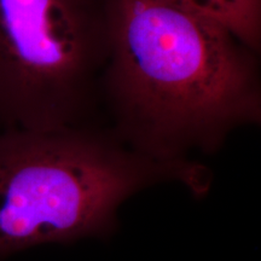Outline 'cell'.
<instances>
[{
    "instance_id": "cell-1",
    "label": "cell",
    "mask_w": 261,
    "mask_h": 261,
    "mask_svg": "<svg viewBox=\"0 0 261 261\" xmlns=\"http://www.w3.org/2000/svg\"><path fill=\"white\" fill-rule=\"evenodd\" d=\"M260 67V51L208 16L166 0H115L99 102L130 149L184 161L259 125Z\"/></svg>"
},
{
    "instance_id": "cell-2",
    "label": "cell",
    "mask_w": 261,
    "mask_h": 261,
    "mask_svg": "<svg viewBox=\"0 0 261 261\" xmlns=\"http://www.w3.org/2000/svg\"><path fill=\"white\" fill-rule=\"evenodd\" d=\"M179 181L197 197L211 187L200 163L150 159L110 127L0 132V257L48 243L104 236L123 202L150 185Z\"/></svg>"
},
{
    "instance_id": "cell-3",
    "label": "cell",
    "mask_w": 261,
    "mask_h": 261,
    "mask_svg": "<svg viewBox=\"0 0 261 261\" xmlns=\"http://www.w3.org/2000/svg\"><path fill=\"white\" fill-rule=\"evenodd\" d=\"M115 0H0V126L92 123Z\"/></svg>"
},
{
    "instance_id": "cell-4",
    "label": "cell",
    "mask_w": 261,
    "mask_h": 261,
    "mask_svg": "<svg viewBox=\"0 0 261 261\" xmlns=\"http://www.w3.org/2000/svg\"><path fill=\"white\" fill-rule=\"evenodd\" d=\"M208 16L260 51L261 0H166Z\"/></svg>"
}]
</instances>
